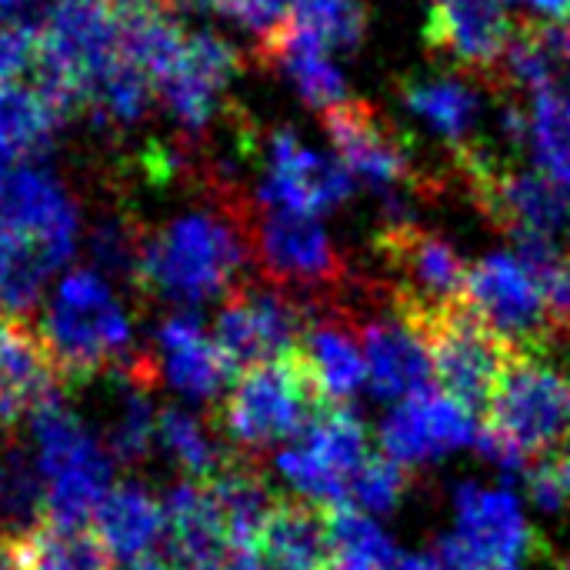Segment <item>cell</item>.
<instances>
[{
    "mask_svg": "<svg viewBox=\"0 0 570 570\" xmlns=\"http://www.w3.org/2000/svg\"><path fill=\"white\" fill-rule=\"evenodd\" d=\"M247 210L250 197L240 194L237 180H224L210 167L197 207L180 210L160 227H147L137 287L180 307L237 291L250 267Z\"/></svg>",
    "mask_w": 570,
    "mask_h": 570,
    "instance_id": "6da1fadb",
    "label": "cell"
},
{
    "mask_svg": "<svg viewBox=\"0 0 570 570\" xmlns=\"http://www.w3.org/2000/svg\"><path fill=\"white\" fill-rule=\"evenodd\" d=\"M60 387H83L107 371H120L137 344L130 317L97 271H70L37 324Z\"/></svg>",
    "mask_w": 570,
    "mask_h": 570,
    "instance_id": "7a4b0ae2",
    "label": "cell"
},
{
    "mask_svg": "<svg viewBox=\"0 0 570 570\" xmlns=\"http://www.w3.org/2000/svg\"><path fill=\"white\" fill-rule=\"evenodd\" d=\"M250 271L264 287L294 301L307 317L347 301L354 281L317 217L257 207L247 210Z\"/></svg>",
    "mask_w": 570,
    "mask_h": 570,
    "instance_id": "3957f363",
    "label": "cell"
},
{
    "mask_svg": "<svg viewBox=\"0 0 570 570\" xmlns=\"http://www.w3.org/2000/svg\"><path fill=\"white\" fill-rule=\"evenodd\" d=\"M117 0H53L37 23V87L67 117L87 104L94 83L120 60Z\"/></svg>",
    "mask_w": 570,
    "mask_h": 570,
    "instance_id": "277c9868",
    "label": "cell"
},
{
    "mask_svg": "<svg viewBox=\"0 0 570 570\" xmlns=\"http://www.w3.org/2000/svg\"><path fill=\"white\" fill-rule=\"evenodd\" d=\"M324 407L327 404L297 347L284 357L240 371L220 401L217 424L240 458L257 461L271 444L304 434Z\"/></svg>",
    "mask_w": 570,
    "mask_h": 570,
    "instance_id": "5b68a950",
    "label": "cell"
},
{
    "mask_svg": "<svg viewBox=\"0 0 570 570\" xmlns=\"http://www.w3.org/2000/svg\"><path fill=\"white\" fill-rule=\"evenodd\" d=\"M484 428L511 441L528 461L570 454V371L548 354L511 351L488 401Z\"/></svg>",
    "mask_w": 570,
    "mask_h": 570,
    "instance_id": "8992f818",
    "label": "cell"
},
{
    "mask_svg": "<svg viewBox=\"0 0 570 570\" xmlns=\"http://www.w3.org/2000/svg\"><path fill=\"white\" fill-rule=\"evenodd\" d=\"M374 250L387 274L384 297L414 334L464 304L471 264H464V257L441 234L421 227L417 220L381 224Z\"/></svg>",
    "mask_w": 570,
    "mask_h": 570,
    "instance_id": "52a82bcc",
    "label": "cell"
},
{
    "mask_svg": "<svg viewBox=\"0 0 570 570\" xmlns=\"http://www.w3.org/2000/svg\"><path fill=\"white\" fill-rule=\"evenodd\" d=\"M331 130L337 160L344 170L371 187L384 204L381 224L414 220L417 197L434 194L441 184L414 167L407 140L394 130V124L364 100H347L324 114Z\"/></svg>",
    "mask_w": 570,
    "mask_h": 570,
    "instance_id": "ba28073f",
    "label": "cell"
},
{
    "mask_svg": "<svg viewBox=\"0 0 570 570\" xmlns=\"http://www.w3.org/2000/svg\"><path fill=\"white\" fill-rule=\"evenodd\" d=\"M33 458L47 491V521L63 528H87L97 504L107 498L110 458L60 401H43L30 417Z\"/></svg>",
    "mask_w": 570,
    "mask_h": 570,
    "instance_id": "9c48e42d",
    "label": "cell"
},
{
    "mask_svg": "<svg viewBox=\"0 0 570 570\" xmlns=\"http://www.w3.org/2000/svg\"><path fill=\"white\" fill-rule=\"evenodd\" d=\"M237 144L244 154H254L264 167L261 187L254 194L257 207L317 217L351 197L354 177L344 170V164L311 150L287 127L257 134L247 120H240Z\"/></svg>",
    "mask_w": 570,
    "mask_h": 570,
    "instance_id": "30bf717a",
    "label": "cell"
},
{
    "mask_svg": "<svg viewBox=\"0 0 570 570\" xmlns=\"http://www.w3.org/2000/svg\"><path fill=\"white\" fill-rule=\"evenodd\" d=\"M464 304L511 351L548 354V347L558 341L541 284L521 257L488 254L471 264Z\"/></svg>",
    "mask_w": 570,
    "mask_h": 570,
    "instance_id": "8fae6325",
    "label": "cell"
},
{
    "mask_svg": "<svg viewBox=\"0 0 570 570\" xmlns=\"http://www.w3.org/2000/svg\"><path fill=\"white\" fill-rule=\"evenodd\" d=\"M237 73V50L217 33L184 30L174 53L150 77L157 100L190 137L210 130L227 104V87Z\"/></svg>",
    "mask_w": 570,
    "mask_h": 570,
    "instance_id": "7c38bea8",
    "label": "cell"
},
{
    "mask_svg": "<svg viewBox=\"0 0 570 570\" xmlns=\"http://www.w3.org/2000/svg\"><path fill=\"white\" fill-rule=\"evenodd\" d=\"M417 337L431 354V367L444 394L458 401L464 411H488V401L511 357V347L498 341L468 311V304L441 314L438 321L421 327Z\"/></svg>",
    "mask_w": 570,
    "mask_h": 570,
    "instance_id": "4fadbf2b",
    "label": "cell"
},
{
    "mask_svg": "<svg viewBox=\"0 0 570 570\" xmlns=\"http://www.w3.org/2000/svg\"><path fill=\"white\" fill-rule=\"evenodd\" d=\"M307 314L264 284H240L224 297L214 324V344L234 371L284 357L301 347Z\"/></svg>",
    "mask_w": 570,
    "mask_h": 570,
    "instance_id": "5bb4252c",
    "label": "cell"
},
{
    "mask_svg": "<svg viewBox=\"0 0 570 570\" xmlns=\"http://www.w3.org/2000/svg\"><path fill=\"white\" fill-rule=\"evenodd\" d=\"M521 508L504 491L458 488V534L441 544L444 570H508L534 548Z\"/></svg>",
    "mask_w": 570,
    "mask_h": 570,
    "instance_id": "9a60e30c",
    "label": "cell"
},
{
    "mask_svg": "<svg viewBox=\"0 0 570 570\" xmlns=\"http://www.w3.org/2000/svg\"><path fill=\"white\" fill-rule=\"evenodd\" d=\"M367 454L364 424L347 407H324L301 434V444L277 458V468L304 498L341 508L347 504V478Z\"/></svg>",
    "mask_w": 570,
    "mask_h": 570,
    "instance_id": "2e32d148",
    "label": "cell"
},
{
    "mask_svg": "<svg viewBox=\"0 0 570 570\" xmlns=\"http://www.w3.org/2000/svg\"><path fill=\"white\" fill-rule=\"evenodd\" d=\"M514 30L504 0H431L424 33L444 60L494 83Z\"/></svg>",
    "mask_w": 570,
    "mask_h": 570,
    "instance_id": "e0dca14e",
    "label": "cell"
},
{
    "mask_svg": "<svg viewBox=\"0 0 570 570\" xmlns=\"http://www.w3.org/2000/svg\"><path fill=\"white\" fill-rule=\"evenodd\" d=\"M458 401L441 391H421L394 407V414L381 428V441L387 458L397 464H428L454 448L474 441V421Z\"/></svg>",
    "mask_w": 570,
    "mask_h": 570,
    "instance_id": "ac0fdd59",
    "label": "cell"
},
{
    "mask_svg": "<svg viewBox=\"0 0 570 570\" xmlns=\"http://www.w3.org/2000/svg\"><path fill=\"white\" fill-rule=\"evenodd\" d=\"M401 97L407 114L451 150V164L491 150L481 137L484 97L474 83L461 77H424L411 80Z\"/></svg>",
    "mask_w": 570,
    "mask_h": 570,
    "instance_id": "d6986e66",
    "label": "cell"
},
{
    "mask_svg": "<svg viewBox=\"0 0 570 570\" xmlns=\"http://www.w3.org/2000/svg\"><path fill=\"white\" fill-rule=\"evenodd\" d=\"M150 351L160 381H167L190 401H214L234 374V367L217 351L214 337H207L200 321L187 311L170 314L157 327Z\"/></svg>",
    "mask_w": 570,
    "mask_h": 570,
    "instance_id": "ffe728a7",
    "label": "cell"
},
{
    "mask_svg": "<svg viewBox=\"0 0 570 570\" xmlns=\"http://www.w3.org/2000/svg\"><path fill=\"white\" fill-rule=\"evenodd\" d=\"M164 554L160 561L170 570H224L230 544L217 508L200 484H177L167 491L164 504Z\"/></svg>",
    "mask_w": 570,
    "mask_h": 570,
    "instance_id": "44dd1931",
    "label": "cell"
},
{
    "mask_svg": "<svg viewBox=\"0 0 570 570\" xmlns=\"http://www.w3.org/2000/svg\"><path fill=\"white\" fill-rule=\"evenodd\" d=\"M257 60L284 73V80L294 83V90L321 114L351 100L347 80L341 67L334 63L331 47L317 33L301 27L294 17L277 33L257 43Z\"/></svg>",
    "mask_w": 570,
    "mask_h": 570,
    "instance_id": "7402d4cb",
    "label": "cell"
},
{
    "mask_svg": "<svg viewBox=\"0 0 570 570\" xmlns=\"http://www.w3.org/2000/svg\"><path fill=\"white\" fill-rule=\"evenodd\" d=\"M301 354H304V361L314 374V384H317L327 407H344V401L367 377L357 327L341 304L307 317Z\"/></svg>",
    "mask_w": 570,
    "mask_h": 570,
    "instance_id": "603a6c76",
    "label": "cell"
},
{
    "mask_svg": "<svg viewBox=\"0 0 570 570\" xmlns=\"http://www.w3.org/2000/svg\"><path fill=\"white\" fill-rule=\"evenodd\" d=\"M254 554L274 570H331L334 544L327 508L311 501H277L257 534Z\"/></svg>",
    "mask_w": 570,
    "mask_h": 570,
    "instance_id": "cb8c5ba5",
    "label": "cell"
},
{
    "mask_svg": "<svg viewBox=\"0 0 570 570\" xmlns=\"http://www.w3.org/2000/svg\"><path fill=\"white\" fill-rule=\"evenodd\" d=\"M207 494L217 508L230 551H254L257 534L277 504L257 461L240 454L224 458L220 471L207 481Z\"/></svg>",
    "mask_w": 570,
    "mask_h": 570,
    "instance_id": "d4e9b609",
    "label": "cell"
},
{
    "mask_svg": "<svg viewBox=\"0 0 570 570\" xmlns=\"http://www.w3.org/2000/svg\"><path fill=\"white\" fill-rule=\"evenodd\" d=\"M94 534L114 561L137 564L164 541V511L140 484H120L94 511Z\"/></svg>",
    "mask_w": 570,
    "mask_h": 570,
    "instance_id": "484cf974",
    "label": "cell"
},
{
    "mask_svg": "<svg viewBox=\"0 0 570 570\" xmlns=\"http://www.w3.org/2000/svg\"><path fill=\"white\" fill-rule=\"evenodd\" d=\"M47 521V491L37 458L13 434H0V541L17 544Z\"/></svg>",
    "mask_w": 570,
    "mask_h": 570,
    "instance_id": "4316f807",
    "label": "cell"
},
{
    "mask_svg": "<svg viewBox=\"0 0 570 570\" xmlns=\"http://www.w3.org/2000/svg\"><path fill=\"white\" fill-rule=\"evenodd\" d=\"M60 120L37 83H0V170L43 150Z\"/></svg>",
    "mask_w": 570,
    "mask_h": 570,
    "instance_id": "83f0119b",
    "label": "cell"
},
{
    "mask_svg": "<svg viewBox=\"0 0 570 570\" xmlns=\"http://www.w3.org/2000/svg\"><path fill=\"white\" fill-rule=\"evenodd\" d=\"M20 570H114V558L94 534V528H63L43 521L23 541L13 544Z\"/></svg>",
    "mask_w": 570,
    "mask_h": 570,
    "instance_id": "f1b7e54d",
    "label": "cell"
},
{
    "mask_svg": "<svg viewBox=\"0 0 570 570\" xmlns=\"http://www.w3.org/2000/svg\"><path fill=\"white\" fill-rule=\"evenodd\" d=\"M327 521H331V544H334L331 570H397L401 558L391 538L357 508L351 504L327 508Z\"/></svg>",
    "mask_w": 570,
    "mask_h": 570,
    "instance_id": "f546056e",
    "label": "cell"
},
{
    "mask_svg": "<svg viewBox=\"0 0 570 570\" xmlns=\"http://www.w3.org/2000/svg\"><path fill=\"white\" fill-rule=\"evenodd\" d=\"M524 140L531 144L544 177L570 194V104L561 94L531 97V114L524 117Z\"/></svg>",
    "mask_w": 570,
    "mask_h": 570,
    "instance_id": "4dcf8cb0",
    "label": "cell"
},
{
    "mask_svg": "<svg viewBox=\"0 0 570 570\" xmlns=\"http://www.w3.org/2000/svg\"><path fill=\"white\" fill-rule=\"evenodd\" d=\"M157 438L170 451V458L197 481H210L224 464V454L217 451V444L204 431V424L197 417H190L187 411H180V407H170V411L160 414Z\"/></svg>",
    "mask_w": 570,
    "mask_h": 570,
    "instance_id": "1f68e13d",
    "label": "cell"
},
{
    "mask_svg": "<svg viewBox=\"0 0 570 570\" xmlns=\"http://www.w3.org/2000/svg\"><path fill=\"white\" fill-rule=\"evenodd\" d=\"M407 484H411V474L404 464H397L387 454H367L357 464V471L347 478V504L384 514L397 508Z\"/></svg>",
    "mask_w": 570,
    "mask_h": 570,
    "instance_id": "d6a6232c",
    "label": "cell"
},
{
    "mask_svg": "<svg viewBox=\"0 0 570 570\" xmlns=\"http://www.w3.org/2000/svg\"><path fill=\"white\" fill-rule=\"evenodd\" d=\"M154 438V411H150V387L120 381V411L110 428V454L124 464H137L147 458Z\"/></svg>",
    "mask_w": 570,
    "mask_h": 570,
    "instance_id": "836d02e7",
    "label": "cell"
},
{
    "mask_svg": "<svg viewBox=\"0 0 570 570\" xmlns=\"http://www.w3.org/2000/svg\"><path fill=\"white\" fill-rule=\"evenodd\" d=\"M294 20L317 33L331 50L354 47L364 37V3L361 0H291Z\"/></svg>",
    "mask_w": 570,
    "mask_h": 570,
    "instance_id": "e575fe53",
    "label": "cell"
},
{
    "mask_svg": "<svg viewBox=\"0 0 570 570\" xmlns=\"http://www.w3.org/2000/svg\"><path fill=\"white\" fill-rule=\"evenodd\" d=\"M190 3L197 10H214L230 17L234 23H240L247 33L261 40H267L271 33H277L287 20H291V0H180Z\"/></svg>",
    "mask_w": 570,
    "mask_h": 570,
    "instance_id": "d590c367",
    "label": "cell"
},
{
    "mask_svg": "<svg viewBox=\"0 0 570 570\" xmlns=\"http://www.w3.org/2000/svg\"><path fill=\"white\" fill-rule=\"evenodd\" d=\"M37 60V27L33 23H3L0 27V83H10L17 73Z\"/></svg>",
    "mask_w": 570,
    "mask_h": 570,
    "instance_id": "8d00e7d4",
    "label": "cell"
},
{
    "mask_svg": "<svg viewBox=\"0 0 570 570\" xmlns=\"http://www.w3.org/2000/svg\"><path fill=\"white\" fill-rule=\"evenodd\" d=\"M531 494H534V501L544 511H558V508L568 504L570 498L568 491H564V484H561V474H558V464L554 461H541L534 468V474H531Z\"/></svg>",
    "mask_w": 570,
    "mask_h": 570,
    "instance_id": "74e56055",
    "label": "cell"
},
{
    "mask_svg": "<svg viewBox=\"0 0 570 570\" xmlns=\"http://www.w3.org/2000/svg\"><path fill=\"white\" fill-rule=\"evenodd\" d=\"M528 10H534L538 17H544V23H570V0H514Z\"/></svg>",
    "mask_w": 570,
    "mask_h": 570,
    "instance_id": "f35d334b",
    "label": "cell"
},
{
    "mask_svg": "<svg viewBox=\"0 0 570 570\" xmlns=\"http://www.w3.org/2000/svg\"><path fill=\"white\" fill-rule=\"evenodd\" d=\"M224 570H264V568H261V558H257L254 551H230L227 568Z\"/></svg>",
    "mask_w": 570,
    "mask_h": 570,
    "instance_id": "ab89813d",
    "label": "cell"
},
{
    "mask_svg": "<svg viewBox=\"0 0 570 570\" xmlns=\"http://www.w3.org/2000/svg\"><path fill=\"white\" fill-rule=\"evenodd\" d=\"M554 464H558V474H561V484H564V491H568V498H570V454H564V458H558Z\"/></svg>",
    "mask_w": 570,
    "mask_h": 570,
    "instance_id": "60d3db41",
    "label": "cell"
},
{
    "mask_svg": "<svg viewBox=\"0 0 570 570\" xmlns=\"http://www.w3.org/2000/svg\"><path fill=\"white\" fill-rule=\"evenodd\" d=\"M561 568H564V570H570V558H568V561H561Z\"/></svg>",
    "mask_w": 570,
    "mask_h": 570,
    "instance_id": "b9f144b4",
    "label": "cell"
},
{
    "mask_svg": "<svg viewBox=\"0 0 570 570\" xmlns=\"http://www.w3.org/2000/svg\"><path fill=\"white\" fill-rule=\"evenodd\" d=\"M508 570H518V568H508Z\"/></svg>",
    "mask_w": 570,
    "mask_h": 570,
    "instance_id": "7bdbcfd3",
    "label": "cell"
}]
</instances>
